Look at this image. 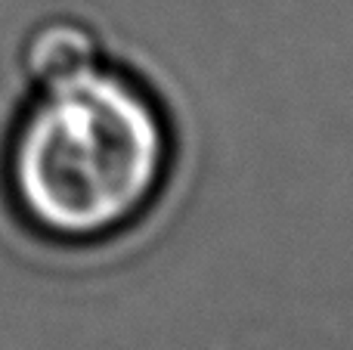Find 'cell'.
I'll use <instances>...</instances> for the list:
<instances>
[{"label": "cell", "mask_w": 353, "mask_h": 350, "mask_svg": "<svg viewBox=\"0 0 353 350\" xmlns=\"http://www.w3.org/2000/svg\"><path fill=\"white\" fill-rule=\"evenodd\" d=\"M171 167L174 130L159 93L103 59L37 87L12 146V189L41 233L97 242L140 223Z\"/></svg>", "instance_id": "obj_1"}, {"label": "cell", "mask_w": 353, "mask_h": 350, "mask_svg": "<svg viewBox=\"0 0 353 350\" xmlns=\"http://www.w3.org/2000/svg\"><path fill=\"white\" fill-rule=\"evenodd\" d=\"M103 62V47L93 28L74 19H53L31 34L25 47V68L37 87L74 78Z\"/></svg>", "instance_id": "obj_2"}]
</instances>
